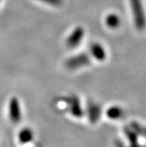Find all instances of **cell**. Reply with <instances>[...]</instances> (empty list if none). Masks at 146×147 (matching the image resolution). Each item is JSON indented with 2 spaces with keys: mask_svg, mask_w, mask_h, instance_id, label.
Segmentation results:
<instances>
[{
  "mask_svg": "<svg viewBox=\"0 0 146 147\" xmlns=\"http://www.w3.org/2000/svg\"><path fill=\"white\" fill-rule=\"evenodd\" d=\"M135 26L138 29L143 30L145 28L146 18L143 7L142 0H130Z\"/></svg>",
  "mask_w": 146,
  "mask_h": 147,
  "instance_id": "obj_1",
  "label": "cell"
},
{
  "mask_svg": "<svg viewBox=\"0 0 146 147\" xmlns=\"http://www.w3.org/2000/svg\"><path fill=\"white\" fill-rule=\"evenodd\" d=\"M89 58L86 53H81L75 56L71 57L66 61V66L70 69H76L85 67L89 63Z\"/></svg>",
  "mask_w": 146,
  "mask_h": 147,
  "instance_id": "obj_2",
  "label": "cell"
},
{
  "mask_svg": "<svg viewBox=\"0 0 146 147\" xmlns=\"http://www.w3.org/2000/svg\"><path fill=\"white\" fill-rule=\"evenodd\" d=\"M84 30L82 27L78 26L75 28L69 35L67 40V46L69 48H75L81 43L84 36Z\"/></svg>",
  "mask_w": 146,
  "mask_h": 147,
  "instance_id": "obj_3",
  "label": "cell"
},
{
  "mask_svg": "<svg viewBox=\"0 0 146 147\" xmlns=\"http://www.w3.org/2000/svg\"><path fill=\"white\" fill-rule=\"evenodd\" d=\"M9 114L11 121L19 123L22 117V112L20 102L17 98H12L9 105Z\"/></svg>",
  "mask_w": 146,
  "mask_h": 147,
  "instance_id": "obj_4",
  "label": "cell"
},
{
  "mask_svg": "<svg viewBox=\"0 0 146 147\" xmlns=\"http://www.w3.org/2000/svg\"><path fill=\"white\" fill-rule=\"evenodd\" d=\"M68 105L69 111L75 117H81L83 114V109L80 100L76 96H72L68 99Z\"/></svg>",
  "mask_w": 146,
  "mask_h": 147,
  "instance_id": "obj_5",
  "label": "cell"
},
{
  "mask_svg": "<svg viewBox=\"0 0 146 147\" xmlns=\"http://www.w3.org/2000/svg\"><path fill=\"white\" fill-rule=\"evenodd\" d=\"M92 55L99 61H102L106 58V51L103 46L98 43H93L90 47Z\"/></svg>",
  "mask_w": 146,
  "mask_h": 147,
  "instance_id": "obj_6",
  "label": "cell"
},
{
  "mask_svg": "<svg viewBox=\"0 0 146 147\" xmlns=\"http://www.w3.org/2000/svg\"><path fill=\"white\" fill-rule=\"evenodd\" d=\"M87 115L89 117V122L92 123H96L101 115V109L97 104L89 103L87 107Z\"/></svg>",
  "mask_w": 146,
  "mask_h": 147,
  "instance_id": "obj_7",
  "label": "cell"
},
{
  "mask_svg": "<svg viewBox=\"0 0 146 147\" xmlns=\"http://www.w3.org/2000/svg\"><path fill=\"white\" fill-rule=\"evenodd\" d=\"M105 23L107 27L110 28H118L121 23V20L116 13H110L105 17Z\"/></svg>",
  "mask_w": 146,
  "mask_h": 147,
  "instance_id": "obj_8",
  "label": "cell"
},
{
  "mask_svg": "<svg viewBox=\"0 0 146 147\" xmlns=\"http://www.w3.org/2000/svg\"><path fill=\"white\" fill-rule=\"evenodd\" d=\"M106 114L110 119H119L123 116V110L118 106H112L107 109Z\"/></svg>",
  "mask_w": 146,
  "mask_h": 147,
  "instance_id": "obj_9",
  "label": "cell"
},
{
  "mask_svg": "<svg viewBox=\"0 0 146 147\" xmlns=\"http://www.w3.org/2000/svg\"><path fill=\"white\" fill-rule=\"evenodd\" d=\"M33 139V132L29 129H23L19 134V140L21 144H27Z\"/></svg>",
  "mask_w": 146,
  "mask_h": 147,
  "instance_id": "obj_10",
  "label": "cell"
},
{
  "mask_svg": "<svg viewBox=\"0 0 146 147\" xmlns=\"http://www.w3.org/2000/svg\"><path fill=\"white\" fill-rule=\"evenodd\" d=\"M131 128L137 134H139L143 136L146 137V128H143L139 124L136 123H133L131 124Z\"/></svg>",
  "mask_w": 146,
  "mask_h": 147,
  "instance_id": "obj_11",
  "label": "cell"
},
{
  "mask_svg": "<svg viewBox=\"0 0 146 147\" xmlns=\"http://www.w3.org/2000/svg\"><path fill=\"white\" fill-rule=\"evenodd\" d=\"M39 1L53 6L61 5H62V3L63 2V0H39Z\"/></svg>",
  "mask_w": 146,
  "mask_h": 147,
  "instance_id": "obj_12",
  "label": "cell"
}]
</instances>
